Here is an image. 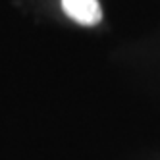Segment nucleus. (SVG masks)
<instances>
[{
	"mask_svg": "<svg viewBox=\"0 0 160 160\" xmlns=\"http://www.w3.org/2000/svg\"><path fill=\"white\" fill-rule=\"evenodd\" d=\"M64 12L81 25H95L102 18L98 0H62Z\"/></svg>",
	"mask_w": 160,
	"mask_h": 160,
	"instance_id": "nucleus-1",
	"label": "nucleus"
}]
</instances>
